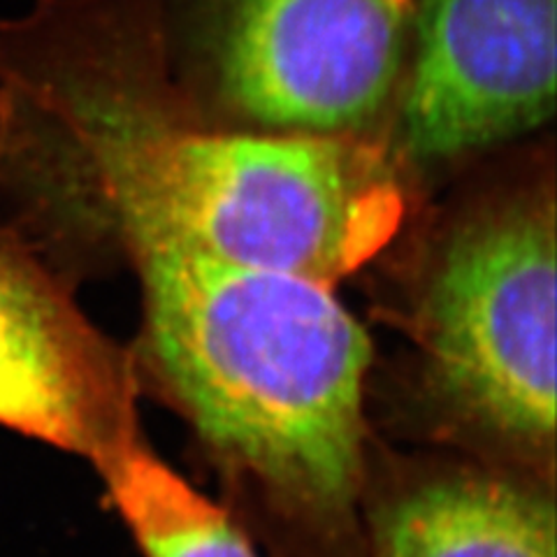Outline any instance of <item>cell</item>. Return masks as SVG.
I'll return each mask as SVG.
<instances>
[{
    "instance_id": "obj_1",
    "label": "cell",
    "mask_w": 557,
    "mask_h": 557,
    "mask_svg": "<svg viewBox=\"0 0 557 557\" xmlns=\"http://www.w3.org/2000/svg\"><path fill=\"white\" fill-rule=\"evenodd\" d=\"M0 207L70 284L177 249L337 286L395 242L409 188L370 135L209 126L149 0H35L0 20Z\"/></svg>"
},
{
    "instance_id": "obj_2",
    "label": "cell",
    "mask_w": 557,
    "mask_h": 557,
    "mask_svg": "<svg viewBox=\"0 0 557 557\" xmlns=\"http://www.w3.org/2000/svg\"><path fill=\"white\" fill-rule=\"evenodd\" d=\"M128 263L137 386L188 425L223 509L272 557H364L374 346L335 286L177 249Z\"/></svg>"
},
{
    "instance_id": "obj_3",
    "label": "cell",
    "mask_w": 557,
    "mask_h": 557,
    "mask_svg": "<svg viewBox=\"0 0 557 557\" xmlns=\"http://www.w3.org/2000/svg\"><path fill=\"white\" fill-rule=\"evenodd\" d=\"M407 342L395 416L428 448L555 483V186L532 168L446 207L376 305Z\"/></svg>"
},
{
    "instance_id": "obj_4",
    "label": "cell",
    "mask_w": 557,
    "mask_h": 557,
    "mask_svg": "<svg viewBox=\"0 0 557 557\" xmlns=\"http://www.w3.org/2000/svg\"><path fill=\"white\" fill-rule=\"evenodd\" d=\"M413 0H200L225 110L268 133L368 135L403 89Z\"/></svg>"
},
{
    "instance_id": "obj_5",
    "label": "cell",
    "mask_w": 557,
    "mask_h": 557,
    "mask_svg": "<svg viewBox=\"0 0 557 557\" xmlns=\"http://www.w3.org/2000/svg\"><path fill=\"white\" fill-rule=\"evenodd\" d=\"M399 156L450 161L555 112L557 0H413Z\"/></svg>"
},
{
    "instance_id": "obj_6",
    "label": "cell",
    "mask_w": 557,
    "mask_h": 557,
    "mask_svg": "<svg viewBox=\"0 0 557 557\" xmlns=\"http://www.w3.org/2000/svg\"><path fill=\"white\" fill-rule=\"evenodd\" d=\"M131 351L77 307L73 284L0 223V428L96 472L139 430Z\"/></svg>"
},
{
    "instance_id": "obj_7",
    "label": "cell",
    "mask_w": 557,
    "mask_h": 557,
    "mask_svg": "<svg viewBox=\"0 0 557 557\" xmlns=\"http://www.w3.org/2000/svg\"><path fill=\"white\" fill-rule=\"evenodd\" d=\"M362 528L364 557H557L555 483L374 434Z\"/></svg>"
},
{
    "instance_id": "obj_8",
    "label": "cell",
    "mask_w": 557,
    "mask_h": 557,
    "mask_svg": "<svg viewBox=\"0 0 557 557\" xmlns=\"http://www.w3.org/2000/svg\"><path fill=\"white\" fill-rule=\"evenodd\" d=\"M145 557H258L239 522L165 465L137 434L100 469Z\"/></svg>"
}]
</instances>
